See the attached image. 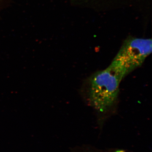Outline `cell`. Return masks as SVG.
I'll list each match as a JSON object with an SVG mask.
<instances>
[{"label":"cell","instance_id":"obj_1","mask_svg":"<svg viewBox=\"0 0 152 152\" xmlns=\"http://www.w3.org/2000/svg\"><path fill=\"white\" fill-rule=\"evenodd\" d=\"M124 78L111 64L92 75L88 81L87 91L91 107L100 113L110 110L116 101L120 83Z\"/></svg>","mask_w":152,"mask_h":152},{"label":"cell","instance_id":"obj_3","mask_svg":"<svg viewBox=\"0 0 152 152\" xmlns=\"http://www.w3.org/2000/svg\"><path fill=\"white\" fill-rule=\"evenodd\" d=\"M3 0H0V4H1V2Z\"/></svg>","mask_w":152,"mask_h":152},{"label":"cell","instance_id":"obj_2","mask_svg":"<svg viewBox=\"0 0 152 152\" xmlns=\"http://www.w3.org/2000/svg\"><path fill=\"white\" fill-rule=\"evenodd\" d=\"M151 39L129 37L126 40L112 64L124 77L140 66L151 53Z\"/></svg>","mask_w":152,"mask_h":152}]
</instances>
